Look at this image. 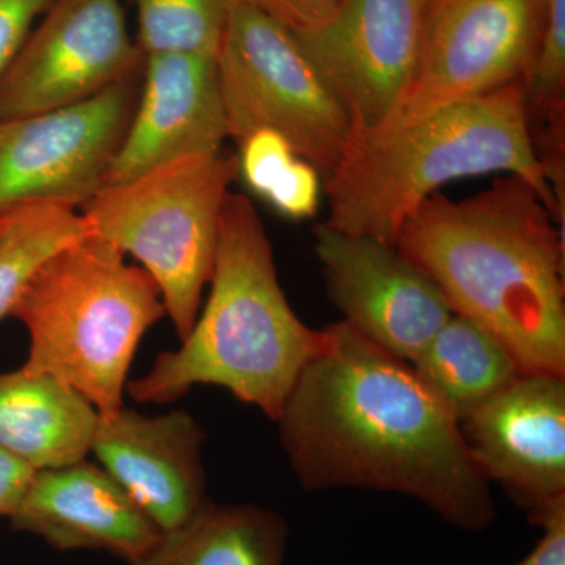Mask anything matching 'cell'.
I'll use <instances>...</instances> for the list:
<instances>
[{
	"label": "cell",
	"mask_w": 565,
	"mask_h": 565,
	"mask_svg": "<svg viewBox=\"0 0 565 565\" xmlns=\"http://www.w3.org/2000/svg\"><path fill=\"white\" fill-rule=\"evenodd\" d=\"M237 177L236 156H185L104 185L81 207L88 232L132 255L150 274L180 341L199 318L217 255L223 204Z\"/></svg>",
	"instance_id": "8992f818"
},
{
	"label": "cell",
	"mask_w": 565,
	"mask_h": 565,
	"mask_svg": "<svg viewBox=\"0 0 565 565\" xmlns=\"http://www.w3.org/2000/svg\"><path fill=\"white\" fill-rule=\"evenodd\" d=\"M121 0H54L0 79V121L87 102L143 62Z\"/></svg>",
	"instance_id": "30bf717a"
},
{
	"label": "cell",
	"mask_w": 565,
	"mask_h": 565,
	"mask_svg": "<svg viewBox=\"0 0 565 565\" xmlns=\"http://www.w3.org/2000/svg\"><path fill=\"white\" fill-rule=\"evenodd\" d=\"M323 332L277 418L300 486L407 494L459 530L492 526V482L412 367L344 321Z\"/></svg>",
	"instance_id": "6da1fadb"
},
{
	"label": "cell",
	"mask_w": 565,
	"mask_h": 565,
	"mask_svg": "<svg viewBox=\"0 0 565 565\" xmlns=\"http://www.w3.org/2000/svg\"><path fill=\"white\" fill-rule=\"evenodd\" d=\"M292 33L313 31L330 20L344 0H248Z\"/></svg>",
	"instance_id": "4316f807"
},
{
	"label": "cell",
	"mask_w": 565,
	"mask_h": 565,
	"mask_svg": "<svg viewBox=\"0 0 565 565\" xmlns=\"http://www.w3.org/2000/svg\"><path fill=\"white\" fill-rule=\"evenodd\" d=\"M498 172L530 182L564 228L534 151L520 82L449 104L394 131L353 136L343 161L326 177V223L396 244L405 221L446 182Z\"/></svg>",
	"instance_id": "277c9868"
},
{
	"label": "cell",
	"mask_w": 565,
	"mask_h": 565,
	"mask_svg": "<svg viewBox=\"0 0 565 565\" xmlns=\"http://www.w3.org/2000/svg\"><path fill=\"white\" fill-rule=\"evenodd\" d=\"M210 282L206 307L180 349L159 353L150 373L126 390L137 403L167 404L192 386L218 385L277 422L326 332L294 313L262 217L239 193L223 204Z\"/></svg>",
	"instance_id": "3957f363"
},
{
	"label": "cell",
	"mask_w": 565,
	"mask_h": 565,
	"mask_svg": "<svg viewBox=\"0 0 565 565\" xmlns=\"http://www.w3.org/2000/svg\"><path fill=\"white\" fill-rule=\"evenodd\" d=\"M288 534L282 516L270 509L206 501L129 565H282Z\"/></svg>",
	"instance_id": "d6986e66"
},
{
	"label": "cell",
	"mask_w": 565,
	"mask_h": 565,
	"mask_svg": "<svg viewBox=\"0 0 565 565\" xmlns=\"http://www.w3.org/2000/svg\"><path fill=\"white\" fill-rule=\"evenodd\" d=\"M427 0H344L310 32L292 33L348 114L355 136L388 121L414 77Z\"/></svg>",
	"instance_id": "8fae6325"
},
{
	"label": "cell",
	"mask_w": 565,
	"mask_h": 565,
	"mask_svg": "<svg viewBox=\"0 0 565 565\" xmlns=\"http://www.w3.org/2000/svg\"><path fill=\"white\" fill-rule=\"evenodd\" d=\"M202 426L184 411L148 416L126 408L99 416L90 452L162 533L206 503Z\"/></svg>",
	"instance_id": "9a60e30c"
},
{
	"label": "cell",
	"mask_w": 565,
	"mask_h": 565,
	"mask_svg": "<svg viewBox=\"0 0 565 565\" xmlns=\"http://www.w3.org/2000/svg\"><path fill=\"white\" fill-rule=\"evenodd\" d=\"M35 471L0 446V516H10L17 511Z\"/></svg>",
	"instance_id": "83f0119b"
},
{
	"label": "cell",
	"mask_w": 565,
	"mask_h": 565,
	"mask_svg": "<svg viewBox=\"0 0 565 565\" xmlns=\"http://www.w3.org/2000/svg\"><path fill=\"white\" fill-rule=\"evenodd\" d=\"M82 212L68 204H21L0 214V321L10 316L41 264L88 234Z\"/></svg>",
	"instance_id": "ffe728a7"
},
{
	"label": "cell",
	"mask_w": 565,
	"mask_h": 565,
	"mask_svg": "<svg viewBox=\"0 0 565 565\" xmlns=\"http://www.w3.org/2000/svg\"><path fill=\"white\" fill-rule=\"evenodd\" d=\"M237 145L241 148L237 158L239 174L245 184L263 199L285 170L300 158L292 145L273 129H258Z\"/></svg>",
	"instance_id": "603a6c76"
},
{
	"label": "cell",
	"mask_w": 565,
	"mask_h": 565,
	"mask_svg": "<svg viewBox=\"0 0 565 565\" xmlns=\"http://www.w3.org/2000/svg\"><path fill=\"white\" fill-rule=\"evenodd\" d=\"M166 315L150 274L92 233L41 264L10 313L31 338L22 367L61 379L104 418L122 407L141 338Z\"/></svg>",
	"instance_id": "5b68a950"
},
{
	"label": "cell",
	"mask_w": 565,
	"mask_h": 565,
	"mask_svg": "<svg viewBox=\"0 0 565 565\" xmlns=\"http://www.w3.org/2000/svg\"><path fill=\"white\" fill-rule=\"evenodd\" d=\"M228 137L281 134L323 178L351 148L352 122L291 31L248 0H234L217 52Z\"/></svg>",
	"instance_id": "52a82bcc"
},
{
	"label": "cell",
	"mask_w": 565,
	"mask_h": 565,
	"mask_svg": "<svg viewBox=\"0 0 565 565\" xmlns=\"http://www.w3.org/2000/svg\"><path fill=\"white\" fill-rule=\"evenodd\" d=\"M411 367L419 384L459 424L523 373L494 334L457 313L441 326Z\"/></svg>",
	"instance_id": "ac0fdd59"
},
{
	"label": "cell",
	"mask_w": 565,
	"mask_h": 565,
	"mask_svg": "<svg viewBox=\"0 0 565 565\" xmlns=\"http://www.w3.org/2000/svg\"><path fill=\"white\" fill-rule=\"evenodd\" d=\"M139 90L132 79L43 114L0 121V214L21 204L79 207L104 188Z\"/></svg>",
	"instance_id": "9c48e42d"
},
{
	"label": "cell",
	"mask_w": 565,
	"mask_h": 565,
	"mask_svg": "<svg viewBox=\"0 0 565 565\" xmlns=\"http://www.w3.org/2000/svg\"><path fill=\"white\" fill-rule=\"evenodd\" d=\"M475 462L527 512L565 494V375L522 373L460 424Z\"/></svg>",
	"instance_id": "4fadbf2b"
},
{
	"label": "cell",
	"mask_w": 565,
	"mask_h": 565,
	"mask_svg": "<svg viewBox=\"0 0 565 565\" xmlns=\"http://www.w3.org/2000/svg\"><path fill=\"white\" fill-rule=\"evenodd\" d=\"M555 222L533 185L509 174L462 202L434 193L394 245L523 373L565 375L564 234Z\"/></svg>",
	"instance_id": "7a4b0ae2"
},
{
	"label": "cell",
	"mask_w": 565,
	"mask_h": 565,
	"mask_svg": "<svg viewBox=\"0 0 565 565\" xmlns=\"http://www.w3.org/2000/svg\"><path fill=\"white\" fill-rule=\"evenodd\" d=\"M327 292L349 323L390 355L414 362L452 311L433 278L394 244L316 226Z\"/></svg>",
	"instance_id": "7c38bea8"
},
{
	"label": "cell",
	"mask_w": 565,
	"mask_h": 565,
	"mask_svg": "<svg viewBox=\"0 0 565 565\" xmlns=\"http://www.w3.org/2000/svg\"><path fill=\"white\" fill-rule=\"evenodd\" d=\"M542 14L544 0H427L414 77L388 121L370 136L522 84L537 50Z\"/></svg>",
	"instance_id": "ba28073f"
},
{
	"label": "cell",
	"mask_w": 565,
	"mask_h": 565,
	"mask_svg": "<svg viewBox=\"0 0 565 565\" xmlns=\"http://www.w3.org/2000/svg\"><path fill=\"white\" fill-rule=\"evenodd\" d=\"M98 419L96 408L54 375L24 367L0 373V446L35 470L84 460Z\"/></svg>",
	"instance_id": "e0dca14e"
},
{
	"label": "cell",
	"mask_w": 565,
	"mask_h": 565,
	"mask_svg": "<svg viewBox=\"0 0 565 565\" xmlns=\"http://www.w3.org/2000/svg\"><path fill=\"white\" fill-rule=\"evenodd\" d=\"M143 54L217 55L234 0H131Z\"/></svg>",
	"instance_id": "44dd1931"
},
{
	"label": "cell",
	"mask_w": 565,
	"mask_h": 565,
	"mask_svg": "<svg viewBox=\"0 0 565 565\" xmlns=\"http://www.w3.org/2000/svg\"><path fill=\"white\" fill-rule=\"evenodd\" d=\"M54 0H0V79Z\"/></svg>",
	"instance_id": "d4e9b609"
},
{
	"label": "cell",
	"mask_w": 565,
	"mask_h": 565,
	"mask_svg": "<svg viewBox=\"0 0 565 565\" xmlns=\"http://www.w3.org/2000/svg\"><path fill=\"white\" fill-rule=\"evenodd\" d=\"M14 531L39 535L55 550H104L132 564L161 541V527L102 465L36 470L17 511Z\"/></svg>",
	"instance_id": "2e32d148"
},
{
	"label": "cell",
	"mask_w": 565,
	"mask_h": 565,
	"mask_svg": "<svg viewBox=\"0 0 565 565\" xmlns=\"http://www.w3.org/2000/svg\"><path fill=\"white\" fill-rule=\"evenodd\" d=\"M321 195V172L313 163L297 158L264 195V200L285 217L303 221L315 217Z\"/></svg>",
	"instance_id": "cb8c5ba5"
},
{
	"label": "cell",
	"mask_w": 565,
	"mask_h": 565,
	"mask_svg": "<svg viewBox=\"0 0 565 565\" xmlns=\"http://www.w3.org/2000/svg\"><path fill=\"white\" fill-rule=\"evenodd\" d=\"M522 87L530 129L565 121V0H544L537 50Z\"/></svg>",
	"instance_id": "7402d4cb"
},
{
	"label": "cell",
	"mask_w": 565,
	"mask_h": 565,
	"mask_svg": "<svg viewBox=\"0 0 565 565\" xmlns=\"http://www.w3.org/2000/svg\"><path fill=\"white\" fill-rule=\"evenodd\" d=\"M531 523L544 530L533 552L515 565H565V494L527 512Z\"/></svg>",
	"instance_id": "484cf974"
},
{
	"label": "cell",
	"mask_w": 565,
	"mask_h": 565,
	"mask_svg": "<svg viewBox=\"0 0 565 565\" xmlns=\"http://www.w3.org/2000/svg\"><path fill=\"white\" fill-rule=\"evenodd\" d=\"M143 85L104 185L185 156L222 151L228 137L217 55H147Z\"/></svg>",
	"instance_id": "5bb4252c"
}]
</instances>
